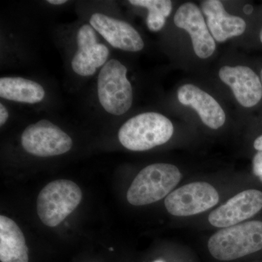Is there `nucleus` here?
<instances>
[{
  "label": "nucleus",
  "instance_id": "1",
  "mask_svg": "<svg viewBox=\"0 0 262 262\" xmlns=\"http://www.w3.org/2000/svg\"><path fill=\"white\" fill-rule=\"evenodd\" d=\"M212 256L230 261L262 249V222L251 221L226 227L212 235L208 243Z\"/></svg>",
  "mask_w": 262,
  "mask_h": 262
},
{
  "label": "nucleus",
  "instance_id": "2",
  "mask_svg": "<svg viewBox=\"0 0 262 262\" xmlns=\"http://www.w3.org/2000/svg\"><path fill=\"white\" fill-rule=\"evenodd\" d=\"M171 121L161 114L146 113L125 122L118 132L120 144L134 151H146L163 145L173 136Z\"/></svg>",
  "mask_w": 262,
  "mask_h": 262
},
{
  "label": "nucleus",
  "instance_id": "3",
  "mask_svg": "<svg viewBox=\"0 0 262 262\" xmlns=\"http://www.w3.org/2000/svg\"><path fill=\"white\" fill-rule=\"evenodd\" d=\"M182 179L177 166L167 163L148 165L136 176L127 192V200L134 206L151 204L172 192Z\"/></svg>",
  "mask_w": 262,
  "mask_h": 262
},
{
  "label": "nucleus",
  "instance_id": "4",
  "mask_svg": "<svg viewBox=\"0 0 262 262\" xmlns=\"http://www.w3.org/2000/svg\"><path fill=\"white\" fill-rule=\"evenodd\" d=\"M82 198V191L75 182L67 179L53 181L38 195V215L45 225L56 227L75 211Z\"/></svg>",
  "mask_w": 262,
  "mask_h": 262
},
{
  "label": "nucleus",
  "instance_id": "5",
  "mask_svg": "<svg viewBox=\"0 0 262 262\" xmlns=\"http://www.w3.org/2000/svg\"><path fill=\"white\" fill-rule=\"evenodd\" d=\"M98 100L105 111L111 115H124L133 103V89L127 78V68L118 60L107 61L98 77Z\"/></svg>",
  "mask_w": 262,
  "mask_h": 262
},
{
  "label": "nucleus",
  "instance_id": "6",
  "mask_svg": "<svg viewBox=\"0 0 262 262\" xmlns=\"http://www.w3.org/2000/svg\"><path fill=\"white\" fill-rule=\"evenodd\" d=\"M21 145L29 154L40 158L58 156L72 149V138L48 120L29 125L22 134Z\"/></svg>",
  "mask_w": 262,
  "mask_h": 262
},
{
  "label": "nucleus",
  "instance_id": "7",
  "mask_svg": "<svg viewBox=\"0 0 262 262\" xmlns=\"http://www.w3.org/2000/svg\"><path fill=\"white\" fill-rule=\"evenodd\" d=\"M220 195L214 187L206 182H193L173 191L166 196L167 211L177 216H189L208 211L216 206Z\"/></svg>",
  "mask_w": 262,
  "mask_h": 262
},
{
  "label": "nucleus",
  "instance_id": "8",
  "mask_svg": "<svg viewBox=\"0 0 262 262\" xmlns=\"http://www.w3.org/2000/svg\"><path fill=\"white\" fill-rule=\"evenodd\" d=\"M96 31L89 24H84L77 34V51L72 60V70L82 77L94 75L96 70L106 63L110 51L105 45L98 42Z\"/></svg>",
  "mask_w": 262,
  "mask_h": 262
},
{
  "label": "nucleus",
  "instance_id": "9",
  "mask_svg": "<svg viewBox=\"0 0 262 262\" xmlns=\"http://www.w3.org/2000/svg\"><path fill=\"white\" fill-rule=\"evenodd\" d=\"M261 208V191L248 189L236 194L225 204L213 210L208 216V221L215 227L226 228L251 218Z\"/></svg>",
  "mask_w": 262,
  "mask_h": 262
},
{
  "label": "nucleus",
  "instance_id": "10",
  "mask_svg": "<svg viewBox=\"0 0 262 262\" xmlns=\"http://www.w3.org/2000/svg\"><path fill=\"white\" fill-rule=\"evenodd\" d=\"M178 28L187 31L192 39L194 53L199 58H209L215 49V43L201 9L194 3L182 5L174 15Z\"/></svg>",
  "mask_w": 262,
  "mask_h": 262
},
{
  "label": "nucleus",
  "instance_id": "11",
  "mask_svg": "<svg viewBox=\"0 0 262 262\" xmlns=\"http://www.w3.org/2000/svg\"><path fill=\"white\" fill-rule=\"evenodd\" d=\"M90 25L113 48L129 52L140 51L144 47L139 33L123 20L96 13L90 18Z\"/></svg>",
  "mask_w": 262,
  "mask_h": 262
},
{
  "label": "nucleus",
  "instance_id": "12",
  "mask_svg": "<svg viewBox=\"0 0 262 262\" xmlns=\"http://www.w3.org/2000/svg\"><path fill=\"white\" fill-rule=\"evenodd\" d=\"M219 75L222 82L231 88L234 97L244 107H252L261 99V81L249 67L225 66L221 68Z\"/></svg>",
  "mask_w": 262,
  "mask_h": 262
},
{
  "label": "nucleus",
  "instance_id": "13",
  "mask_svg": "<svg viewBox=\"0 0 262 262\" xmlns=\"http://www.w3.org/2000/svg\"><path fill=\"white\" fill-rule=\"evenodd\" d=\"M177 97L183 105L196 110L202 121L210 128L216 130L225 124V113L220 103L194 84H184L180 87Z\"/></svg>",
  "mask_w": 262,
  "mask_h": 262
},
{
  "label": "nucleus",
  "instance_id": "14",
  "mask_svg": "<svg viewBox=\"0 0 262 262\" xmlns=\"http://www.w3.org/2000/svg\"><path fill=\"white\" fill-rule=\"evenodd\" d=\"M202 11L207 18V26L213 39L219 42L244 34L246 23L244 19L226 12L222 2L206 0L201 3Z\"/></svg>",
  "mask_w": 262,
  "mask_h": 262
},
{
  "label": "nucleus",
  "instance_id": "15",
  "mask_svg": "<svg viewBox=\"0 0 262 262\" xmlns=\"http://www.w3.org/2000/svg\"><path fill=\"white\" fill-rule=\"evenodd\" d=\"M0 261L29 262L25 237L14 221L0 215Z\"/></svg>",
  "mask_w": 262,
  "mask_h": 262
},
{
  "label": "nucleus",
  "instance_id": "16",
  "mask_svg": "<svg viewBox=\"0 0 262 262\" xmlns=\"http://www.w3.org/2000/svg\"><path fill=\"white\" fill-rule=\"evenodd\" d=\"M0 96L15 102L37 103L46 96V91L40 84L23 77H2L0 79Z\"/></svg>",
  "mask_w": 262,
  "mask_h": 262
},
{
  "label": "nucleus",
  "instance_id": "17",
  "mask_svg": "<svg viewBox=\"0 0 262 262\" xmlns=\"http://www.w3.org/2000/svg\"><path fill=\"white\" fill-rule=\"evenodd\" d=\"M129 3L149 10L146 24L151 32H158L163 28L166 18L172 10V3L170 0H130Z\"/></svg>",
  "mask_w": 262,
  "mask_h": 262
},
{
  "label": "nucleus",
  "instance_id": "18",
  "mask_svg": "<svg viewBox=\"0 0 262 262\" xmlns=\"http://www.w3.org/2000/svg\"><path fill=\"white\" fill-rule=\"evenodd\" d=\"M253 171L262 182V150L258 151L253 158Z\"/></svg>",
  "mask_w": 262,
  "mask_h": 262
},
{
  "label": "nucleus",
  "instance_id": "19",
  "mask_svg": "<svg viewBox=\"0 0 262 262\" xmlns=\"http://www.w3.org/2000/svg\"><path fill=\"white\" fill-rule=\"evenodd\" d=\"M8 117H9V113L8 110L3 103H0V125L1 126L4 125L5 122L8 121Z\"/></svg>",
  "mask_w": 262,
  "mask_h": 262
},
{
  "label": "nucleus",
  "instance_id": "20",
  "mask_svg": "<svg viewBox=\"0 0 262 262\" xmlns=\"http://www.w3.org/2000/svg\"><path fill=\"white\" fill-rule=\"evenodd\" d=\"M255 149L258 150V151H261L262 150V135L258 137L254 141L253 144Z\"/></svg>",
  "mask_w": 262,
  "mask_h": 262
},
{
  "label": "nucleus",
  "instance_id": "21",
  "mask_svg": "<svg viewBox=\"0 0 262 262\" xmlns=\"http://www.w3.org/2000/svg\"><path fill=\"white\" fill-rule=\"evenodd\" d=\"M47 3L51 5H61L67 3V0H48Z\"/></svg>",
  "mask_w": 262,
  "mask_h": 262
},
{
  "label": "nucleus",
  "instance_id": "22",
  "mask_svg": "<svg viewBox=\"0 0 262 262\" xmlns=\"http://www.w3.org/2000/svg\"><path fill=\"white\" fill-rule=\"evenodd\" d=\"M244 11L246 14H251V13L253 12V7L250 5H246L244 8Z\"/></svg>",
  "mask_w": 262,
  "mask_h": 262
},
{
  "label": "nucleus",
  "instance_id": "23",
  "mask_svg": "<svg viewBox=\"0 0 262 262\" xmlns=\"http://www.w3.org/2000/svg\"><path fill=\"white\" fill-rule=\"evenodd\" d=\"M152 262H165V261H163V260H162V259H158V260H155V261H152Z\"/></svg>",
  "mask_w": 262,
  "mask_h": 262
},
{
  "label": "nucleus",
  "instance_id": "24",
  "mask_svg": "<svg viewBox=\"0 0 262 262\" xmlns=\"http://www.w3.org/2000/svg\"><path fill=\"white\" fill-rule=\"evenodd\" d=\"M260 40H261V42H262V29L261 32H260Z\"/></svg>",
  "mask_w": 262,
  "mask_h": 262
},
{
  "label": "nucleus",
  "instance_id": "25",
  "mask_svg": "<svg viewBox=\"0 0 262 262\" xmlns=\"http://www.w3.org/2000/svg\"><path fill=\"white\" fill-rule=\"evenodd\" d=\"M110 251H113V248H110Z\"/></svg>",
  "mask_w": 262,
  "mask_h": 262
},
{
  "label": "nucleus",
  "instance_id": "26",
  "mask_svg": "<svg viewBox=\"0 0 262 262\" xmlns=\"http://www.w3.org/2000/svg\"><path fill=\"white\" fill-rule=\"evenodd\" d=\"M261 82H262V70L261 71Z\"/></svg>",
  "mask_w": 262,
  "mask_h": 262
}]
</instances>
